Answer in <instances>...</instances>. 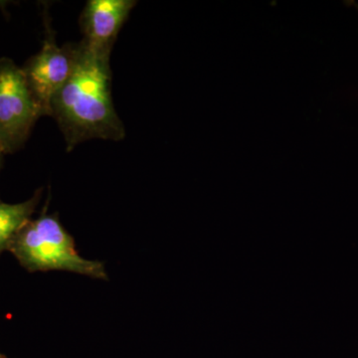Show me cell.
Listing matches in <instances>:
<instances>
[{
	"label": "cell",
	"instance_id": "1",
	"mask_svg": "<svg viewBox=\"0 0 358 358\" xmlns=\"http://www.w3.org/2000/svg\"><path fill=\"white\" fill-rule=\"evenodd\" d=\"M110 52L92 48L82 40L69 81L51 103V115L64 136L68 152L89 140L119 141L126 129L112 98Z\"/></svg>",
	"mask_w": 358,
	"mask_h": 358
},
{
	"label": "cell",
	"instance_id": "2",
	"mask_svg": "<svg viewBox=\"0 0 358 358\" xmlns=\"http://www.w3.org/2000/svg\"><path fill=\"white\" fill-rule=\"evenodd\" d=\"M8 249L32 272L68 271L95 279H107L103 264L80 256L74 240L54 214H43L28 221L16 233Z\"/></svg>",
	"mask_w": 358,
	"mask_h": 358
},
{
	"label": "cell",
	"instance_id": "3",
	"mask_svg": "<svg viewBox=\"0 0 358 358\" xmlns=\"http://www.w3.org/2000/svg\"><path fill=\"white\" fill-rule=\"evenodd\" d=\"M41 108L28 87L22 68L10 59H0V148L13 154L29 136Z\"/></svg>",
	"mask_w": 358,
	"mask_h": 358
},
{
	"label": "cell",
	"instance_id": "4",
	"mask_svg": "<svg viewBox=\"0 0 358 358\" xmlns=\"http://www.w3.org/2000/svg\"><path fill=\"white\" fill-rule=\"evenodd\" d=\"M49 20L45 18L46 36L41 50L22 68L28 87L44 115H51L52 100L69 81L78 55V43L59 46Z\"/></svg>",
	"mask_w": 358,
	"mask_h": 358
},
{
	"label": "cell",
	"instance_id": "5",
	"mask_svg": "<svg viewBox=\"0 0 358 358\" xmlns=\"http://www.w3.org/2000/svg\"><path fill=\"white\" fill-rule=\"evenodd\" d=\"M136 4L134 0H90L80 16L84 35L82 40L96 50L112 52L115 39Z\"/></svg>",
	"mask_w": 358,
	"mask_h": 358
},
{
	"label": "cell",
	"instance_id": "6",
	"mask_svg": "<svg viewBox=\"0 0 358 358\" xmlns=\"http://www.w3.org/2000/svg\"><path fill=\"white\" fill-rule=\"evenodd\" d=\"M2 155H3V152H2L1 148H0V164H1Z\"/></svg>",
	"mask_w": 358,
	"mask_h": 358
},
{
	"label": "cell",
	"instance_id": "7",
	"mask_svg": "<svg viewBox=\"0 0 358 358\" xmlns=\"http://www.w3.org/2000/svg\"><path fill=\"white\" fill-rule=\"evenodd\" d=\"M0 358H6V357H4V355H2L1 353H0Z\"/></svg>",
	"mask_w": 358,
	"mask_h": 358
}]
</instances>
